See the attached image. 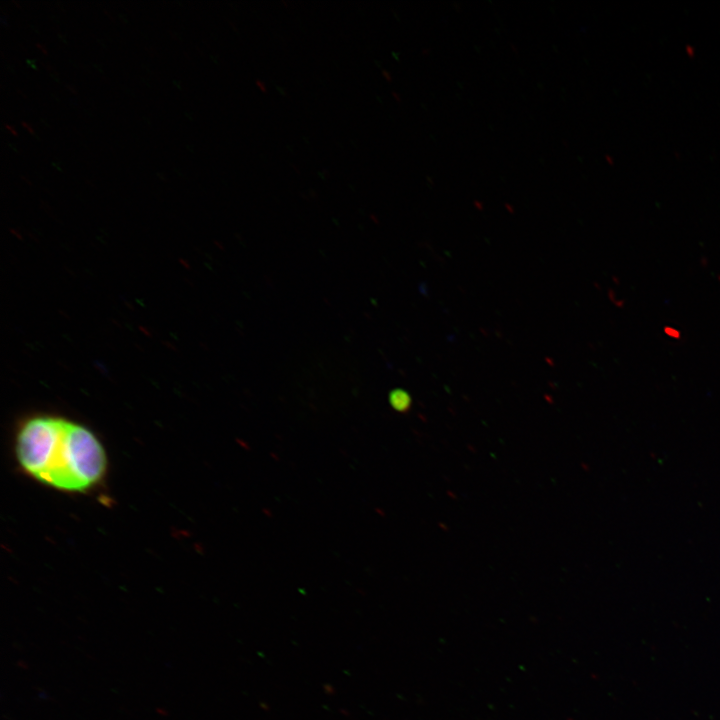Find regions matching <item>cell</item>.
Returning a JSON list of instances; mask_svg holds the SVG:
<instances>
[{"mask_svg":"<svg viewBox=\"0 0 720 720\" xmlns=\"http://www.w3.org/2000/svg\"><path fill=\"white\" fill-rule=\"evenodd\" d=\"M15 455L30 477L65 492L94 488L107 469L106 452L97 436L59 416L26 419L16 434Z\"/></svg>","mask_w":720,"mask_h":720,"instance_id":"6da1fadb","label":"cell"},{"mask_svg":"<svg viewBox=\"0 0 720 720\" xmlns=\"http://www.w3.org/2000/svg\"><path fill=\"white\" fill-rule=\"evenodd\" d=\"M389 402L395 410L406 412L411 405V397L408 392L403 389H394L389 394Z\"/></svg>","mask_w":720,"mask_h":720,"instance_id":"7a4b0ae2","label":"cell"},{"mask_svg":"<svg viewBox=\"0 0 720 720\" xmlns=\"http://www.w3.org/2000/svg\"><path fill=\"white\" fill-rule=\"evenodd\" d=\"M21 125H22L23 127H25V129H26L29 133L34 134V130H33L26 122L21 121Z\"/></svg>","mask_w":720,"mask_h":720,"instance_id":"3957f363","label":"cell"},{"mask_svg":"<svg viewBox=\"0 0 720 720\" xmlns=\"http://www.w3.org/2000/svg\"><path fill=\"white\" fill-rule=\"evenodd\" d=\"M5 127H6L7 130H9L13 135H15V136L17 135V131H16L12 126H10L9 124H5Z\"/></svg>","mask_w":720,"mask_h":720,"instance_id":"277c9868","label":"cell"},{"mask_svg":"<svg viewBox=\"0 0 720 720\" xmlns=\"http://www.w3.org/2000/svg\"><path fill=\"white\" fill-rule=\"evenodd\" d=\"M36 46H37L43 53H45V54L47 53V50L44 48V46H43L42 44L36 43Z\"/></svg>","mask_w":720,"mask_h":720,"instance_id":"5b68a950","label":"cell"},{"mask_svg":"<svg viewBox=\"0 0 720 720\" xmlns=\"http://www.w3.org/2000/svg\"><path fill=\"white\" fill-rule=\"evenodd\" d=\"M66 87H68V89H69L70 91H72L73 93H75V90L73 89V87H71V86L68 85V84L66 85Z\"/></svg>","mask_w":720,"mask_h":720,"instance_id":"8992f818","label":"cell"}]
</instances>
